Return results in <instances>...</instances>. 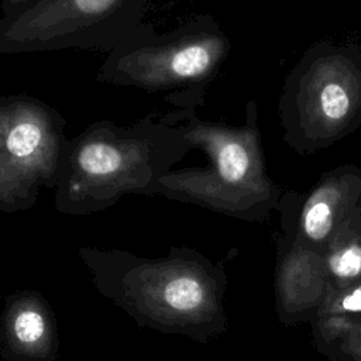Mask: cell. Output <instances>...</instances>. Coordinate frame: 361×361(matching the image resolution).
Masks as SVG:
<instances>
[{
  "label": "cell",
  "instance_id": "1",
  "mask_svg": "<svg viewBox=\"0 0 361 361\" xmlns=\"http://www.w3.org/2000/svg\"><path fill=\"white\" fill-rule=\"evenodd\" d=\"M78 255L97 292L138 327L200 344L228 329L224 264L213 262L196 248L172 245L166 257L147 258L128 250L80 247Z\"/></svg>",
  "mask_w": 361,
  "mask_h": 361
},
{
  "label": "cell",
  "instance_id": "2",
  "mask_svg": "<svg viewBox=\"0 0 361 361\" xmlns=\"http://www.w3.org/2000/svg\"><path fill=\"white\" fill-rule=\"evenodd\" d=\"M189 151L180 127L158 111L131 126L94 121L69 138L55 209L86 216L111 207L124 195L152 196L158 179Z\"/></svg>",
  "mask_w": 361,
  "mask_h": 361
},
{
  "label": "cell",
  "instance_id": "3",
  "mask_svg": "<svg viewBox=\"0 0 361 361\" xmlns=\"http://www.w3.org/2000/svg\"><path fill=\"white\" fill-rule=\"evenodd\" d=\"M159 114L180 127L190 149L204 152L207 165L166 172L152 196L162 195L244 221H265L278 210L285 189L265 171L254 100L247 102L241 126L202 118L196 109H171Z\"/></svg>",
  "mask_w": 361,
  "mask_h": 361
},
{
  "label": "cell",
  "instance_id": "4",
  "mask_svg": "<svg viewBox=\"0 0 361 361\" xmlns=\"http://www.w3.org/2000/svg\"><path fill=\"white\" fill-rule=\"evenodd\" d=\"M230 51L228 35L210 14L193 16L164 34L144 23L107 52L96 79L147 93L168 92L165 100L172 109H197Z\"/></svg>",
  "mask_w": 361,
  "mask_h": 361
},
{
  "label": "cell",
  "instance_id": "5",
  "mask_svg": "<svg viewBox=\"0 0 361 361\" xmlns=\"http://www.w3.org/2000/svg\"><path fill=\"white\" fill-rule=\"evenodd\" d=\"M278 114L282 140L299 155L353 134L361 126V45L313 42L283 80Z\"/></svg>",
  "mask_w": 361,
  "mask_h": 361
},
{
  "label": "cell",
  "instance_id": "6",
  "mask_svg": "<svg viewBox=\"0 0 361 361\" xmlns=\"http://www.w3.org/2000/svg\"><path fill=\"white\" fill-rule=\"evenodd\" d=\"M63 116L27 94H0V212L32 209L55 189L69 145Z\"/></svg>",
  "mask_w": 361,
  "mask_h": 361
},
{
  "label": "cell",
  "instance_id": "7",
  "mask_svg": "<svg viewBox=\"0 0 361 361\" xmlns=\"http://www.w3.org/2000/svg\"><path fill=\"white\" fill-rule=\"evenodd\" d=\"M149 0H42L0 18V54L104 49L142 27Z\"/></svg>",
  "mask_w": 361,
  "mask_h": 361
},
{
  "label": "cell",
  "instance_id": "8",
  "mask_svg": "<svg viewBox=\"0 0 361 361\" xmlns=\"http://www.w3.org/2000/svg\"><path fill=\"white\" fill-rule=\"evenodd\" d=\"M361 202V166L344 164L317 179L306 192L285 190L278 212L281 234L323 252L340 226Z\"/></svg>",
  "mask_w": 361,
  "mask_h": 361
},
{
  "label": "cell",
  "instance_id": "9",
  "mask_svg": "<svg viewBox=\"0 0 361 361\" xmlns=\"http://www.w3.org/2000/svg\"><path fill=\"white\" fill-rule=\"evenodd\" d=\"M274 299L285 327L313 323L333 293L323 254L276 234Z\"/></svg>",
  "mask_w": 361,
  "mask_h": 361
},
{
  "label": "cell",
  "instance_id": "10",
  "mask_svg": "<svg viewBox=\"0 0 361 361\" xmlns=\"http://www.w3.org/2000/svg\"><path fill=\"white\" fill-rule=\"evenodd\" d=\"M0 337L3 361H55L59 354L55 312L35 289H20L6 296Z\"/></svg>",
  "mask_w": 361,
  "mask_h": 361
},
{
  "label": "cell",
  "instance_id": "11",
  "mask_svg": "<svg viewBox=\"0 0 361 361\" xmlns=\"http://www.w3.org/2000/svg\"><path fill=\"white\" fill-rule=\"evenodd\" d=\"M322 254L333 292H338L361 283L360 206L340 226Z\"/></svg>",
  "mask_w": 361,
  "mask_h": 361
},
{
  "label": "cell",
  "instance_id": "12",
  "mask_svg": "<svg viewBox=\"0 0 361 361\" xmlns=\"http://www.w3.org/2000/svg\"><path fill=\"white\" fill-rule=\"evenodd\" d=\"M310 326L316 351L329 361H361V314L320 316Z\"/></svg>",
  "mask_w": 361,
  "mask_h": 361
},
{
  "label": "cell",
  "instance_id": "13",
  "mask_svg": "<svg viewBox=\"0 0 361 361\" xmlns=\"http://www.w3.org/2000/svg\"><path fill=\"white\" fill-rule=\"evenodd\" d=\"M329 314H361V283L333 292L319 317Z\"/></svg>",
  "mask_w": 361,
  "mask_h": 361
},
{
  "label": "cell",
  "instance_id": "14",
  "mask_svg": "<svg viewBox=\"0 0 361 361\" xmlns=\"http://www.w3.org/2000/svg\"><path fill=\"white\" fill-rule=\"evenodd\" d=\"M42 0H0V7L3 11V17H11L20 14Z\"/></svg>",
  "mask_w": 361,
  "mask_h": 361
},
{
  "label": "cell",
  "instance_id": "15",
  "mask_svg": "<svg viewBox=\"0 0 361 361\" xmlns=\"http://www.w3.org/2000/svg\"><path fill=\"white\" fill-rule=\"evenodd\" d=\"M0 350H1V337H0Z\"/></svg>",
  "mask_w": 361,
  "mask_h": 361
},
{
  "label": "cell",
  "instance_id": "16",
  "mask_svg": "<svg viewBox=\"0 0 361 361\" xmlns=\"http://www.w3.org/2000/svg\"><path fill=\"white\" fill-rule=\"evenodd\" d=\"M360 207H361V202H360Z\"/></svg>",
  "mask_w": 361,
  "mask_h": 361
}]
</instances>
